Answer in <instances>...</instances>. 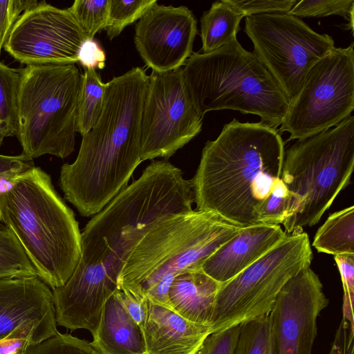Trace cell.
<instances>
[{
    "instance_id": "cell-1",
    "label": "cell",
    "mask_w": 354,
    "mask_h": 354,
    "mask_svg": "<svg viewBox=\"0 0 354 354\" xmlns=\"http://www.w3.org/2000/svg\"><path fill=\"white\" fill-rule=\"evenodd\" d=\"M284 154L277 129L233 119L203 149L191 180L197 210L243 227L285 225L298 203L281 178Z\"/></svg>"
},
{
    "instance_id": "cell-2",
    "label": "cell",
    "mask_w": 354,
    "mask_h": 354,
    "mask_svg": "<svg viewBox=\"0 0 354 354\" xmlns=\"http://www.w3.org/2000/svg\"><path fill=\"white\" fill-rule=\"evenodd\" d=\"M149 85L143 68L108 82L101 115L82 136L75 160L61 167L65 198L84 216L100 212L127 186L142 162L141 123Z\"/></svg>"
},
{
    "instance_id": "cell-3",
    "label": "cell",
    "mask_w": 354,
    "mask_h": 354,
    "mask_svg": "<svg viewBox=\"0 0 354 354\" xmlns=\"http://www.w3.org/2000/svg\"><path fill=\"white\" fill-rule=\"evenodd\" d=\"M191 180L166 160H154L86 224L81 257L102 263L119 276L129 253L157 221L190 212Z\"/></svg>"
},
{
    "instance_id": "cell-4",
    "label": "cell",
    "mask_w": 354,
    "mask_h": 354,
    "mask_svg": "<svg viewBox=\"0 0 354 354\" xmlns=\"http://www.w3.org/2000/svg\"><path fill=\"white\" fill-rule=\"evenodd\" d=\"M242 228L217 214L198 210L160 220L129 253L118 288L169 308L168 292L175 277L185 270L201 269L203 262Z\"/></svg>"
},
{
    "instance_id": "cell-5",
    "label": "cell",
    "mask_w": 354,
    "mask_h": 354,
    "mask_svg": "<svg viewBox=\"0 0 354 354\" xmlns=\"http://www.w3.org/2000/svg\"><path fill=\"white\" fill-rule=\"evenodd\" d=\"M0 214L37 277L52 290L62 287L79 262L81 232L50 176L37 167L21 175L0 196Z\"/></svg>"
},
{
    "instance_id": "cell-6",
    "label": "cell",
    "mask_w": 354,
    "mask_h": 354,
    "mask_svg": "<svg viewBox=\"0 0 354 354\" xmlns=\"http://www.w3.org/2000/svg\"><path fill=\"white\" fill-rule=\"evenodd\" d=\"M184 66L185 84L202 117L228 109L257 115L274 129L281 126L290 103L256 55L237 39L212 53H193Z\"/></svg>"
},
{
    "instance_id": "cell-7",
    "label": "cell",
    "mask_w": 354,
    "mask_h": 354,
    "mask_svg": "<svg viewBox=\"0 0 354 354\" xmlns=\"http://www.w3.org/2000/svg\"><path fill=\"white\" fill-rule=\"evenodd\" d=\"M354 167V116L297 140L284 154L282 180L298 208L283 225L289 235L316 225L350 183Z\"/></svg>"
},
{
    "instance_id": "cell-8",
    "label": "cell",
    "mask_w": 354,
    "mask_h": 354,
    "mask_svg": "<svg viewBox=\"0 0 354 354\" xmlns=\"http://www.w3.org/2000/svg\"><path fill=\"white\" fill-rule=\"evenodd\" d=\"M81 79L75 64L22 68L16 136L24 155L65 158L73 152Z\"/></svg>"
},
{
    "instance_id": "cell-9",
    "label": "cell",
    "mask_w": 354,
    "mask_h": 354,
    "mask_svg": "<svg viewBox=\"0 0 354 354\" xmlns=\"http://www.w3.org/2000/svg\"><path fill=\"white\" fill-rule=\"evenodd\" d=\"M313 252L307 233H292L231 280L215 298L211 333L269 315L286 283L310 267Z\"/></svg>"
},
{
    "instance_id": "cell-10",
    "label": "cell",
    "mask_w": 354,
    "mask_h": 354,
    "mask_svg": "<svg viewBox=\"0 0 354 354\" xmlns=\"http://www.w3.org/2000/svg\"><path fill=\"white\" fill-rule=\"evenodd\" d=\"M245 18L244 31L253 44V53L290 103L301 91L309 70L335 48L333 37L316 32L288 13Z\"/></svg>"
},
{
    "instance_id": "cell-11",
    "label": "cell",
    "mask_w": 354,
    "mask_h": 354,
    "mask_svg": "<svg viewBox=\"0 0 354 354\" xmlns=\"http://www.w3.org/2000/svg\"><path fill=\"white\" fill-rule=\"evenodd\" d=\"M354 44L333 48L309 70L279 132L304 140L333 128L354 110Z\"/></svg>"
},
{
    "instance_id": "cell-12",
    "label": "cell",
    "mask_w": 354,
    "mask_h": 354,
    "mask_svg": "<svg viewBox=\"0 0 354 354\" xmlns=\"http://www.w3.org/2000/svg\"><path fill=\"white\" fill-rule=\"evenodd\" d=\"M203 118L194 106L182 68L152 71L142 115V162L173 156L201 132Z\"/></svg>"
},
{
    "instance_id": "cell-13",
    "label": "cell",
    "mask_w": 354,
    "mask_h": 354,
    "mask_svg": "<svg viewBox=\"0 0 354 354\" xmlns=\"http://www.w3.org/2000/svg\"><path fill=\"white\" fill-rule=\"evenodd\" d=\"M87 39L68 9L39 1L19 16L3 48L27 66L75 64Z\"/></svg>"
},
{
    "instance_id": "cell-14",
    "label": "cell",
    "mask_w": 354,
    "mask_h": 354,
    "mask_svg": "<svg viewBox=\"0 0 354 354\" xmlns=\"http://www.w3.org/2000/svg\"><path fill=\"white\" fill-rule=\"evenodd\" d=\"M328 304L318 275L308 267L279 292L269 313L274 354H311L317 320Z\"/></svg>"
},
{
    "instance_id": "cell-15",
    "label": "cell",
    "mask_w": 354,
    "mask_h": 354,
    "mask_svg": "<svg viewBox=\"0 0 354 354\" xmlns=\"http://www.w3.org/2000/svg\"><path fill=\"white\" fill-rule=\"evenodd\" d=\"M197 34V20L187 7L157 3L136 24L133 40L146 66L165 73L185 65Z\"/></svg>"
},
{
    "instance_id": "cell-16",
    "label": "cell",
    "mask_w": 354,
    "mask_h": 354,
    "mask_svg": "<svg viewBox=\"0 0 354 354\" xmlns=\"http://www.w3.org/2000/svg\"><path fill=\"white\" fill-rule=\"evenodd\" d=\"M58 333L53 291L39 277L0 279V340L37 344Z\"/></svg>"
},
{
    "instance_id": "cell-17",
    "label": "cell",
    "mask_w": 354,
    "mask_h": 354,
    "mask_svg": "<svg viewBox=\"0 0 354 354\" xmlns=\"http://www.w3.org/2000/svg\"><path fill=\"white\" fill-rule=\"evenodd\" d=\"M288 234L280 225L244 227L202 264L201 270L220 284L231 280L252 265Z\"/></svg>"
},
{
    "instance_id": "cell-18",
    "label": "cell",
    "mask_w": 354,
    "mask_h": 354,
    "mask_svg": "<svg viewBox=\"0 0 354 354\" xmlns=\"http://www.w3.org/2000/svg\"><path fill=\"white\" fill-rule=\"evenodd\" d=\"M142 332L147 354H195L211 333V328L190 322L147 299Z\"/></svg>"
},
{
    "instance_id": "cell-19",
    "label": "cell",
    "mask_w": 354,
    "mask_h": 354,
    "mask_svg": "<svg viewBox=\"0 0 354 354\" xmlns=\"http://www.w3.org/2000/svg\"><path fill=\"white\" fill-rule=\"evenodd\" d=\"M117 291L104 304L91 344L101 354H147L142 330Z\"/></svg>"
},
{
    "instance_id": "cell-20",
    "label": "cell",
    "mask_w": 354,
    "mask_h": 354,
    "mask_svg": "<svg viewBox=\"0 0 354 354\" xmlns=\"http://www.w3.org/2000/svg\"><path fill=\"white\" fill-rule=\"evenodd\" d=\"M220 286L201 269L185 270L175 277L170 286L169 308L190 322L211 327Z\"/></svg>"
},
{
    "instance_id": "cell-21",
    "label": "cell",
    "mask_w": 354,
    "mask_h": 354,
    "mask_svg": "<svg viewBox=\"0 0 354 354\" xmlns=\"http://www.w3.org/2000/svg\"><path fill=\"white\" fill-rule=\"evenodd\" d=\"M243 17L226 0L214 2L201 18L203 53H212L236 39Z\"/></svg>"
},
{
    "instance_id": "cell-22",
    "label": "cell",
    "mask_w": 354,
    "mask_h": 354,
    "mask_svg": "<svg viewBox=\"0 0 354 354\" xmlns=\"http://www.w3.org/2000/svg\"><path fill=\"white\" fill-rule=\"evenodd\" d=\"M313 246L334 256L354 254V207L331 214L317 230Z\"/></svg>"
},
{
    "instance_id": "cell-23",
    "label": "cell",
    "mask_w": 354,
    "mask_h": 354,
    "mask_svg": "<svg viewBox=\"0 0 354 354\" xmlns=\"http://www.w3.org/2000/svg\"><path fill=\"white\" fill-rule=\"evenodd\" d=\"M108 82L104 83L95 68H84L78 96L76 131L86 134L98 120L103 108Z\"/></svg>"
},
{
    "instance_id": "cell-24",
    "label": "cell",
    "mask_w": 354,
    "mask_h": 354,
    "mask_svg": "<svg viewBox=\"0 0 354 354\" xmlns=\"http://www.w3.org/2000/svg\"><path fill=\"white\" fill-rule=\"evenodd\" d=\"M21 70L0 61V146L18 131V99Z\"/></svg>"
},
{
    "instance_id": "cell-25",
    "label": "cell",
    "mask_w": 354,
    "mask_h": 354,
    "mask_svg": "<svg viewBox=\"0 0 354 354\" xmlns=\"http://www.w3.org/2000/svg\"><path fill=\"white\" fill-rule=\"evenodd\" d=\"M37 276L12 231L0 228V279Z\"/></svg>"
},
{
    "instance_id": "cell-26",
    "label": "cell",
    "mask_w": 354,
    "mask_h": 354,
    "mask_svg": "<svg viewBox=\"0 0 354 354\" xmlns=\"http://www.w3.org/2000/svg\"><path fill=\"white\" fill-rule=\"evenodd\" d=\"M233 354H274L269 315L241 324Z\"/></svg>"
},
{
    "instance_id": "cell-27",
    "label": "cell",
    "mask_w": 354,
    "mask_h": 354,
    "mask_svg": "<svg viewBox=\"0 0 354 354\" xmlns=\"http://www.w3.org/2000/svg\"><path fill=\"white\" fill-rule=\"evenodd\" d=\"M157 3L156 0H111L105 28L109 39L112 40L120 35L127 26L140 19Z\"/></svg>"
},
{
    "instance_id": "cell-28",
    "label": "cell",
    "mask_w": 354,
    "mask_h": 354,
    "mask_svg": "<svg viewBox=\"0 0 354 354\" xmlns=\"http://www.w3.org/2000/svg\"><path fill=\"white\" fill-rule=\"evenodd\" d=\"M111 0H76L68 8L88 39L93 40L97 32L106 28Z\"/></svg>"
},
{
    "instance_id": "cell-29",
    "label": "cell",
    "mask_w": 354,
    "mask_h": 354,
    "mask_svg": "<svg viewBox=\"0 0 354 354\" xmlns=\"http://www.w3.org/2000/svg\"><path fill=\"white\" fill-rule=\"evenodd\" d=\"M353 0L297 1L288 14L297 17H324L339 15L347 20L348 29L353 30Z\"/></svg>"
},
{
    "instance_id": "cell-30",
    "label": "cell",
    "mask_w": 354,
    "mask_h": 354,
    "mask_svg": "<svg viewBox=\"0 0 354 354\" xmlns=\"http://www.w3.org/2000/svg\"><path fill=\"white\" fill-rule=\"evenodd\" d=\"M24 354H101L91 342L68 333H58L29 346Z\"/></svg>"
},
{
    "instance_id": "cell-31",
    "label": "cell",
    "mask_w": 354,
    "mask_h": 354,
    "mask_svg": "<svg viewBox=\"0 0 354 354\" xmlns=\"http://www.w3.org/2000/svg\"><path fill=\"white\" fill-rule=\"evenodd\" d=\"M33 159L24 155L6 156L0 154V196L9 191L18 178L32 169ZM6 227L0 214V228Z\"/></svg>"
},
{
    "instance_id": "cell-32",
    "label": "cell",
    "mask_w": 354,
    "mask_h": 354,
    "mask_svg": "<svg viewBox=\"0 0 354 354\" xmlns=\"http://www.w3.org/2000/svg\"><path fill=\"white\" fill-rule=\"evenodd\" d=\"M334 259L340 273L344 290L343 318L354 326V254L337 255L334 256Z\"/></svg>"
},
{
    "instance_id": "cell-33",
    "label": "cell",
    "mask_w": 354,
    "mask_h": 354,
    "mask_svg": "<svg viewBox=\"0 0 354 354\" xmlns=\"http://www.w3.org/2000/svg\"><path fill=\"white\" fill-rule=\"evenodd\" d=\"M243 16L270 13H288L297 0H226Z\"/></svg>"
},
{
    "instance_id": "cell-34",
    "label": "cell",
    "mask_w": 354,
    "mask_h": 354,
    "mask_svg": "<svg viewBox=\"0 0 354 354\" xmlns=\"http://www.w3.org/2000/svg\"><path fill=\"white\" fill-rule=\"evenodd\" d=\"M241 324L210 333L195 354H233Z\"/></svg>"
},
{
    "instance_id": "cell-35",
    "label": "cell",
    "mask_w": 354,
    "mask_h": 354,
    "mask_svg": "<svg viewBox=\"0 0 354 354\" xmlns=\"http://www.w3.org/2000/svg\"><path fill=\"white\" fill-rule=\"evenodd\" d=\"M39 3L35 0L0 1V55L7 38L21 13Z\"/></svg>"
},
{
    "instance_id": "cell-36",
    "label": "cell",
    "mask_w": 354,
    "mask_h": 354,
    "mask_svg": "<svg viewBox=\"0 0 354 354\" xmlns=\"http://www.w3.org/2000/svg\"><path fill=\"white\" fill-rule=\"evenodd\" d=\"M328 354H354V326L342 318Z\"/></svg>"
},
{
    "instance_id": "cell-37",
    "label": "cell",
    "mask_w": 354,
    "mask_h": 354,
    "mask_svg": "<svg viewBox=\"0 0 354 354\" xmlns=\"http://www.w3.org/2000/svg\"><path fill=\"white\" fill-rule=\"evenodd\" d=\"M106 55L104 51L93 39H87L82 45L78 62L84 68L102 69L105 65Z\"/></svg>"
},
{
    "instance_id": "cell-38",
    "label": "cell",
    "mask_w": 354,
    "mask_h": 354,
    "mask_svg": "<svg viewBox=\"0 0 354 354\" xmlns=\"http://www.w3.org/2000/svg\"><path fill=\"white\" fill-rule=\"evenodd\" d=\"M118 294L125 309L143 330L147 316V298H138L126 290H118Z\"/></svg>"
},
{
    "instance_id": "cell-39",
    "label": "cell",
    "mask_w": 354,
    "mask_h": 354,
    "mask_svg": "<svg viewBox=\"0 0 354 354\" xmlns=\"http://www.w3.org/2000/svg\"><path fill=\"white\" fill-rule=\"evenodd\" d=\"M35 345L32 341L23 337H10L0 340V354H24L27 348Z\"/></svg>"
}]
</instances>
